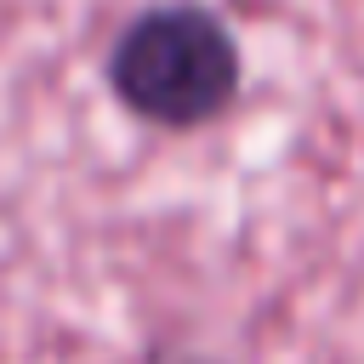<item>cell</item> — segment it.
Wrapping results in <instances>:
<instances>
[{"label":"cell","mask_w":364,"mask_h":364,"mask_svg":"<svg viewBox=\"0 0 364 364\" xmlns=\"http://www.w3.org/2000/svg\"><path fill=\"white\" fill-rule=\"evenodd\" d=\"M108 85L136 119L159 131H193L233 108L239 46L210 6L165 0L119 28L108 51Z\"/></svg>","instance_id":"6da1fadb"}]
</instances>
